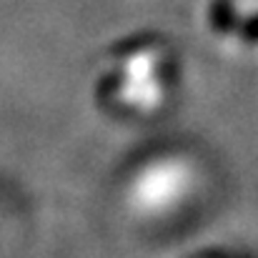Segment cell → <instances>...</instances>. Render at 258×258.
<instances>
[{
    "label": "cell",
    "mask_w": 258,
    "mask_h": 258,
    "mask_svg": "<svg viewBox=\"0 0 258 258\" xmlns=\"http://www.w3.org/2000/svg\"><path fill=\"white\" fill-rule=\"evenodd\" d=\"M185 188H188L185 166L175 161H163V163H153L138 178L133 188V198L146 211H163L175 201H180Z\"/></svg>",
    "instance_id": "1"
}]
</instances>
